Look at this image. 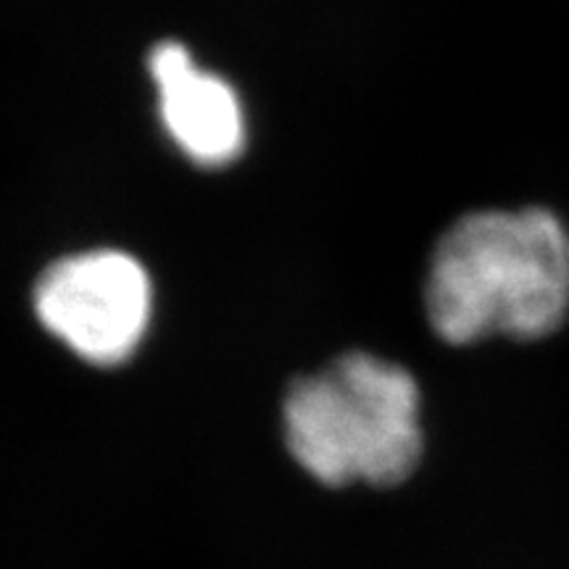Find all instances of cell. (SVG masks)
<instances>
[{"instance_id": "obj_1", "label": "cell", "mask_w": 569, "mask_h": 569, "mask_svg": "<svg viewBox=\"0 0 569 569\" xmlns=\"http://www.w3.org/2000/svg\"><path fill=\"white\" fill-rule=\"evenodd\" d=\"M425 311L451 346L549 338L569 317L565 222L540 206L459 217L432 248Z\"/></svg>"}, {"instance_id": "obj_2", "label": "cell", "mask_w": 569, "mask_h": 569, "mask_svg": "<svg viewBox=\"0 0 569 569\" xmlns=\"http://www.w3.org/2000/svg\"><path fill=\"white\" fill-rule=\"evenodd\" d=\"M284 443L311 478L388 488L422 459V396L403 367L372 353H346L284 393Z\"/></svg>"}, {"instance_id": "obj_3", "label": "cell", "mask_w": 569, "mask_h": 569, "mask_svg": "<svg viewBox=\"0 0 569 569\" xmlns=\"http://www.w3.org/2000/svg\"><path fill=\"white\" fill-rule=\"evenodd\" d=\"M34 315L80 359L111 367L130 359L151 319V280L122 251L67 256L34 284Z\"/></svg>"}, {"instance_id": "obj_4", "label": "cell", "mask_w": 569, "mask_h": 569, "mask_svg": "<svg viewBox=\"0 0 569 569\" xmlns=\"http://www.w3.org/2000/svg\"><path fill=\"white\" fill-rule=\"evenodd\" d=\"M148 69L159 90L161 122L174 146L201 167H224L246 142L243 109L222 77L198 69L180 42H161Z\"/></svg>"}]
</instances>
